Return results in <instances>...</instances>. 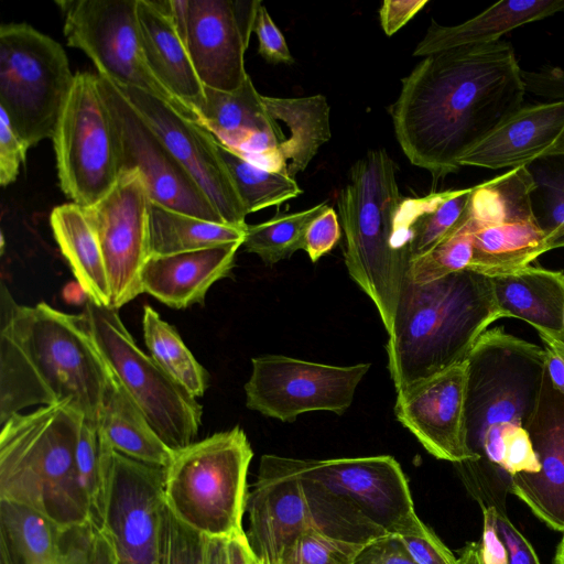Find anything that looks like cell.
Returning a JSON list of instances; mask_svg holds the SVG:
<instances>
[{"instance_id":"obj_14","label":"cell","mask_w":564,"mask_h":564,"mask_svg":"<svg viewBox=\"0 0 564 564\" xmlns=\"http://www.w3.org/2000/svg\"><path fill=\"white\" fill-rule=\"evenodd\" d=\"M245 384L246 405L282 422L306 412L345 413L370 364L332 366L282 355L251 359Z\"/></svg>"},{"instance_id":"obj_34","label":"cell","mask_w":564,"mask_h":564,"mask_svg":"<svg viewBox=\"0 0 564 564\" xmlns=\"http://www.w3.org/2000/svg\"><path fill=\"white\" fill-rule=\"evenodd\" d=\"M247 226L208 221L151 202L150 256L180 253L231 242L243 243Z\"/></svg>"},{"instance_id":"obj_40","label":"cell","mask_w":564,"mask_h":564,"mask_svg":"<svg viewBox=\"0 0 564 564\" xmlns=\"http://www.w3.org/2000/svg\"><path fill=\"white\" fill-rule=\"evenodd\" d=\"M473 260V236L468 217L447 240L427 254L412 261L408 274L415 283H426L451 273L469 270Z\"/></svg>"},{"instance_id":"obj_27","label":"cell","mask_w":564,"mask_h":564,"mask_svg":"<svg viewBox=\"0 0 564 564\" xmlns=\"http://www.w3.org/2000/svg\"><path fill=\"white\" fill-rule=\"evenodd\" d=\"M473 187L402 198L395 214L394 239L409 264L447 240L468 217Z\"/></svg>"},{"instance_id":"obj_17","label":"cell","mask_w":564,"mask_h":564,"mask_svg":"<svg viewBox=\"0 0 564 564\" xmlns=\"http://www.w3.org/2000/svg\"><path fill=\"white\" fill-rule=\"evenodd\" d=\"M260 2L169 0L176 29L205 87L231 91L247 78L245 53Z\"/></svg>"},{"instance_id":"obj_8","label":"cell","mask_w":564,"mask_h":564,"mask_svg":"<svg viewBox=\"0 0 564 564\" xmlns=\"http://www.w3.org/2000/svg\"><path fill=\"white\" fill-rule=\"evenodd\" d=\"M252 457L251 445L239 426L174 451L164 468L167 509L205 536L229 539L243 533Z\"/></svg>"},{"instance_id":"obj_24","label":"cell","mask_w":564,"mask_h":564,"mask_svg":"<svg viewBox=\"0 0 564 564\" xmlns=\"http://www.w3.org/2000/svg\"><path fill=\"white\" fill-rule=\"evenodd\" d=\"M95 523L62 528L0 500V564H88Z\"/></svg>"},{"instance_id":"obj_28","label":"cell","mask_w":564,"mask_h":564,"mask_svg":"<svg viewBox=\"0 0 564 564\" xmlns=\"http://www.w3.org/2000/svg\"><path fill=\"white\" fill-rule=\"evenodd\" d=\"M562 11L564 0H507L457 25H441L432 20L413 56L492 43L513 29Z\"/></svg>"},{"instance_id":"obj_49","label":"cell","mask_w":564,"mask_h":564,"mask_svg":"<svg viewBox=\"0 0 564 564\" xmlns=\"http://www.w3.org/2000/svg\"><path fill=\"white\" fill-rule=\"evenodd\" d=\"M482 508V535L480 553L484 564H509L508 551L497 529V508L494 505Z\"/></svg>"},{"instance_id":"obj_54","label":"cell","mask_w":564,"mask_h":564,"mask_svg":"<svg viewBox=\"0 0 564 564\" xmlns=\"http://www.w3.org/2000/svg\"><path fill=\"white\" fill-rule=\"evenodd\" d=\"M88 564H117L110 540L101 528L96 530Z\"/></svg>"},{"instance_id":"obj_45","label":"cell","mask_w":564,"mask_h":564,"mask_svg":"<svg viewBox=\"0 0 564 564\" xmlns=\"http://www.w3.org/2000/svg\"><path fill=\"white\" fill-rule=\"evenodd\" d=\"M30 147L14 130L7 112L0 108V184L15 181Z\"/></svg>"},{"instance_id":"obj_19","label":"cell","mask_w":564,"mask_h":564,"mask_svg":"<svg viewBox=\"0 0 564 564\" xmlns=\"http://www.w3.org/2000/svg\"><path fill=\"white\" fill-rule=\"evenodd\" d=\"M119 89L197 183L223 220L246 227L247 213L218 152L217 139L203 124L161 99L134 88Z\"/></svg>"},{"instance_id":"obj_32","label":"cell","mask_w":564,"mask_h":564,"mask_svg":"<svg viewBox=\"0 0 564 564\" xmlns=\"http://www.w3.org/2000/svg\"><path fill=\"white\" fill-rule=\"evenodd\" d=\"M50 224L62 254L89 301L110 307L105 259L85 208L75 203L56 206L51 212Z\"/></svg>"},{"instance_id":"obj_16","label":"cell","mask_w":564,"mask_h":564,"mask_svg":"<svg viewBox=\"0 0 564 564\" xmlns=\"http://www.w3.org/2000/svg\"><path fill=\"white\" fill-rule=\"evenodd\" d=\"M97 78L111 117L119 173L138 170L151 202L200 219L226 224L119 87L99 74Z\"/></svg>"},{"instance_id":"obj_48","label":"cell","mask_w":564,"mask_h":564,"mask_svg":"<svg viewBox=\"0 0 564 564\" xmlns=\"http://www.w3.org/2000/svg\"><path fill=\"white\" fill-rule=\"evenodd\" d=\"M354 564H417L398 535L389 534L367 544Z\"/></svg>"},{"instance_id":"obj_25","label":"cell","mask_w":564,"mask_h":564,"mask_svg":"<svg viewBox=\"0 0 564 564\" xmlns=\"http://www.w3.org/2000/svg\"><path fill=\"white\" fill-rule=\"evenodd\" d=\"M242 242L210 248L150 256L140 275L142 293L173 308L204 304L208 289L228 276Z\"/></svg>"},{"instance_id":"obj_30","label":"cell","mask_w":564,"mask_h":564,"mask_svg":"<svg viewBox=\"0 0 564 564\" xmlns=\"http://www.w3.org/2000/svg\"><path fill=\"white\" fill-rule=\"evenodd\" d=\"M98 425L108 445L121 455L162 468L172 460L174 451L153 430L111 369Z\"/></svg>"},{"instance_id":"obj_37","label":"cell","mask_w":564,"mask_h":564,"mask_svg":"<svg viewBox=\"0 0 564 564\" xmlns=\"http://www.w3.org/2000/svg\"><path fill=\"white\" fill-rule=\"evenodd\" d=\"M217 148L247 215L279 206L302 194L295 178L258 167L218 140Z\"/></svg>"},{"instance_id":"obj_42","label":"cell","mask_w":564,"mask_h":564,"mask_svg":"<svg viewBox=\"0 0 564 564\" xmlns=\"http://www.w3.org/2000/svg\"><path fill=\"white\" fill-rule=\"evenodd\" d=\"M204 553L205 535L181 522L165 505L160 564H204Z\"/></svg>"},{"instance_id":"obj_36","label":"cell","mask_w":564,"mask_h":564,"mask_svg":"<svg viewBox=\"0 0 564 564\" xmlns=\"http://www.w3.org/2000/svg\"><path fill=\"white\" fill-rule=\"evenodd\" d=\"M328 207L319 203L304 210L279 213L263 223L248 225L242 246L267 265L289 259L297 250H305L308 227Z\"/></svg>"},{"instance_id":"obj_5","label":"cell","mask_w":564,"mask_h":564,"mask_svg":"<svg viewBox=\"0 0 564 564\" xmlns=\"http://www.w3.org/2000/svg\"><path fill=\"white\" fill-rule=\"evenodd\" d=\"M466 360V440L478 458L467 463L502 473L508 453L531 444L527 425L545 375L544 351L496 327L478 338Z\"/></svg>"},{"instance_id":"obj_33","label":"cell","mask_w":564,"mask_h":564,"mask_svg":"<svg viewBox=\"0 0 564 564\" xmlns=\"http://www.w3.org/2000/svg\"><path fill=\"white\" fill-rule=\"evenodd\" d=\"M272 120L283 122L289 137L280 144L286 174L294 178L305 171L318 149L332 138L329 106L323 95L281 98L262 96Z\"/></svg>"},{"instance_id":"obj_53","label":"cell","mask_w":564,"mask_h":564,"mask_svg":"<svg viewBox=\"0 0 564 564\" xmlns=\"http://www.w3.org/2000/svg\"><path fill=\"white\" fill-rule=\"evenodd\" d=\"M228 564H258L250 547L246 531L227 539Z\"/></svg>"},{"instance_id":"obj_57","label":"cell","mask_w":564,"mask_h":564,"mask_svg":"<svg viewBox=\"0 0 564 564\" xmlns=\"http://www.w3.org/2000/svg\"><path fill=\"white\" fill-rule=\"evenodd\" d=\"M553 564H564V536L557 545Z\"/></svg>"},{"instance_id":"obj_11","label":"cell","mask_w":564,"mask_h":564,"mask_svg":"<svg viewBox=\"0 0 564 564\" xmlns=\"http://www.w3.org/2000/svg\"><path fill=\"white\" fill-rule=\"evenodd\" d=\"M52 140L65 196L83 207L97 203L119 176L116 137L97 75L75 73Z\"/></svg>"},{"instance_id":"obj_13","label":"cell","mask_w":564,"mask_h":564,"mask_svg":"<svg viewBox=\"0 0 564 564\" xmlns=\"http://www.w3.org/2000/svg\"><path fill=\"white\" fill-rule=\"evenodd\" d=\"M57 4L64 12L67 44L82 50L99 75L119 87L148 93L199 122L197 113L173 96L150 69L139 31L137 0H70Z\"/></svg>"},{"instance_id":"obj_1","label":"cell","mask_w":564,"mask_h":564,"mask_svg":"<svg viewBox=\"0 0 564 564\" xmlns=\"http://www.w3.org/2000/svg\"><path fill=\"white\" fill-rule=\"evenodd\" d=\"M391 106L395 138L409 161L434 181L522 107L525 84L506 41L425 56L402 78Z\"/></svg>"},{"instance_id":"obj_55","label":"cell","mask_w":564,"mask_h":564,"mask_svg":"<svg viewBox=\"0 0 564 564\" xmlns=\"http://www.w3.org/2000/svg\"><path fill=\"white\" fill-rule=\"evenodd\" d=\"M204 564H228L227 539L205 536Z\"/></svg>"},{"instance_id":"obj_15","label":"cell","mask_w":564,"mask_h":564,"mask_svg":"<svg viewBox=\"0 0 564 564\" xmlns=\"http://www.w3.org/2000/svg\"><path fill=\"white\" fill-rule=\"evenodd\" d=\"M164 478V468L131 459L108 445L100 528L117 564H160Z\"/></svg>"},{"instance_id":"obj_52","label":"cell","mask_w":564,"mask_h":564,"mask_svg":"<svg viewBox=\"0 0 564 564\" xmlns=\"http://www.w3.org/2000/svg\"><path fill=\"white\" fill-rule=\"evenodd\" d=\"M525 88L536 94L554 96V100H564V72L553 69L543 73H527L522 70Z\"/></svg>"},{"instance_id":"obj_12","label":"cell","mask_w":564,"mask_h":564,"mask_svg":"<svg viewBox=\"0 0 564 564\" xmlns=\"http://www.w3.org/2000/svg\"><path fill=\"white\" fill-rule=\"evenodd\" d=\"M532 186L525 166L473 186L468 204L473 236L469 270L490 278L510 274L550 251L532 214Z\"/></svg>"},{"instance_id":"obj_26","label":"cell","mask_w":564,"mask_h":564,"mask_svg":"<svg viewBox=\"0 0 564 564\" xmlns=\"http://www.w3.org/2000/svg\"><path fill=\"white\" fill-rule=\"evenodd\" d=\"M137 17L143 52L153 75L197 113L205 101V86L176 29L169 0H137Z\"/></svg>"},{"instance_id":"obj_29","label":"cell","mask_w":564,"mask_h":564,"mask_svg":"<svg viewBox=\"0 0 564 564\" xmlns=\"http://www.w3.org/2000/svg\"><path fill=\"white\" fill-rule=\"evenodd\" d=\"M502 317H517L536 330H564V272L536 267L492 276Z\"/></svg>"},{"instance_id":"obj_35","label":"cell","mask_w":564,"mask_h":564,"mask_svg":"<svg viewBox=\"0 0 564 564\" xmlns=\"http://www.w3.org/2000/svg\"><path fill=\"white\" fill-rule=\"evenodd\" d=\"M143 335L150 356L189 394L203 397L208 375L183 343L177 330L149 305L143 308Z\"/></svg>"},{"instance_id":"obj_41","label":"cell","mask_w":564,"mask_h":564,"mask_svg":"<svg viewBox=\"0 0 564 564\" xmlns=\"http://www.w3.org/2000/svg\"><path fill=\"white\" fill-rule=\"evenodd\" d=\"M366 545L312 528L291 545L280 564H354Z\"/></svg>"},{"instance_id":"obj_22","label":"cell","mask_w":564,"mask_h":564,"mask_svg":"<svg viewBox=\"0 0 564 564\" xmlns=\"http://www.w3.org/2000/svg\"><path fill=\"white\" fill-rule=\"evenodd\" d=\"M527 431L540 470L511 477L509 489L549 528L564 533V394L546 370Z\"/></svg>"},{"instance_id":"obj_20","label":"cell","mask_w":564,"mask_h":564,"mask_svg":"<svg viewBox=\"0 0 564 564\" xmlns=\"http://www.w3.org/2000/svg\"><path fill=\"white\" fill-rule=\"evenodd\" d=\"M246 511L249 521L246 534L258 564H280L291 545L315 528L291 457L271 454L261 457Z\"/></svg>"},{"instance_id":"obj_56","label":"cell","mask_w":564,"mask_h":564,"mask_svg":"<svg viewBox=\"0 0 564 564\" xmlns=\"http://www.w3.org/2000/svg\"><path fill=\"white\" fill-rule=\"evenodd\" d=\"M460 564H484L480 553V544L476 542H468L459 555Z\"/></svg>"},{"instance_id":"obj_38","label":"cell","mask_w":564,"mask_h":564,"mask_svg":"<svg viewBox=\"0 0 564 564\" xmlns=\"http://www.w3.org/2000/svg\"><path fill=\"white\" fill-rule=\"evenodd\" d=\"M525 167L533 180V217L549 249L564 248V155L540 159Z\"/></svg>"},{"instance_id":"obj_50","label":"cell","mask_w":564,"mask_h":564,"mask_svg":"<svg viewBox=\"0 0 564 564\" xmlns=\"http://www.w3.org/2000/svg\"><path fill=\"white\" fill-rule=\"evenodd\" d=\"M543 343L545 370L552 386L564 394V330H536Z\"/></svg>"},{"instance_id":"obj_23","label":"cell","mask_w":564,"mask_h":564,"mask_svg":"<svg viewBox=\"0 0 564 564\" xmlns=\"http://www.w3.org/2000/svg\"><path fill=\"white\" fill-rule=\"evenodd\" d=\"M564 155V100L522 106L467 151L460 166L517 169Z\"/></svg>"},{"instance_id":"obj_47","label":"cell","mask_w":564,"mask_h":564,"mask_svg":"<svg viewBox=\"0 0 564 564\" xmlns=\"http://www.w3.org/2000/svg\"><path fill=\"white\" fill-rule=\"evenodd\" d=\"M494 506L497 508V529L507 547L509 564H541L533 546L508 518L505 508Z\"/></svg>"},{"instance_id":"obj_43","label":"cell","mask_w":564,"mask_h":564,"mask_svg":"<svg viewBox=\"0 0 564 564\" xmlns=\"http://www.w3.org/2000/svg\"><path fill=\"white\" fill-rule=\"evenodd\" d=\"M398 538L417 564H460L459 558L420 518Z\"/></svg>"},{"instance_id":"obj_4","label":"cell","mask_w":564,"mask_h":564,"mask_svg":"<svg viewBox=\"0 0 564 564\" xmlns=\"http://www.w3.org/2000/svg\"><path fill=\"white\" fill-rule=\"evenodd\" d=\"M83 420L61 403L15 413L0 424V500L62 528L95 523L76 469Z\"/></svg>"},{"instance_id":"obj_3","label":"cell","mask_w":564,"mask_h":564,"mask_svg":"<svg viewBox=\"0 0 564 564\" xmlns=\"http://www.w3.org/2000/svg\"><path fill=\"white\" fill-rule=\"evenodd\" d=\"M501 317L490 276L464 270L419 284L406 272L387 343L395 391L464 362Z\"/></svg>"},{"instance_id":"obj_46","label":"cell","mask_w":564,"mask_h":564,"mask_svg":"<svg viewBox=\"0 0 564 564\" xmlns=\"http://www.w3.org/2000/svg\"><path fill=\"white\" fill-rule=\"evenodd\" d=\"M340 239V226L338 216L333 207H328L308 227L306 232L307 252L312 262L328 253Z\"/></svg>"},{"instance_id":"obj_51","label":"cell","mask_w":564,"mask_h":564,"mask_svg":"<svg viewBox=\"0 0 564 564\" xmlns=\"http://www.w3.org/2000/svg\"><path fill=\"white\" fill-rule=\"evenodd\" d=\"M427 3L429 0H384L379 17L386 35L398 32Z\"/></svg>"},{"instance_id":"obj_21","label":"cell","mask_w":564,"mask_h":564,"mask_svg":"<svg viewBox=\"0 0 564 564\" xmlns=\"http://www.w3.org/2000/svg\"><path fill=\"white\" fill-rule=\"evenodd\" d=\"M467 360L397 392L394 414L437 459L462 464L478 458L467 445Z\"/></svg>"},{"instance_id":"obj_44","label":"cell","mask_w":564,"mask_h":564,"mask_svg":"<svg viewBox=\"0 0 564 564\" xmlns=\"http://www.w3.org/2000/svg\"><path fill=\"white\" fill-rule=\"evenodd\" d=\"M252 32L256 33L259 43V54L269 63L286 64L294 63L286 41L271 19L267 8L260 2L258 6Z\"/></svg>"},{"instance_id":"obj_7","label":"cell","mask_w":564,"mask_h":564,"mask_svg":"<svg viewBox=\"0 0 564 564\" xmlns=\"http://www.w3.org/2000/svg\"><path fill=\"white\" fill-rule=\"evenodd\" d=\"M402 198L395 162L384 149H376L352 164L337 200L346 268L376 305L387 333L409 268L394 239L395 214Z\"/></svg>"},{"instance_id":"obj_6","label":"cell","mask_w":564,"mask_h":564,"mask_svg":"<svg viewBox=\"0 0 564 564\" xmlns=\"http://www.w3.org/2000/svg\"><path fill=\"white\" fill-rule=\"evenodd\" d=\"M293 464L315 528L329 535L369 544L403 533L419 519L408 479L390 455Z\"/></svg>"},{"instance_id":"obj_9","label":"cell","mask_w":564,"mask_h":564,"mask_svg":"<svg viewBox=\"0 0 564 564\" xmlns=\"http://www.w3.org/2000/svg\"><path fill=\"white\" fill-rule=\"evenodd\" d=\"M74 77L54 39L26 23L0 26V108L29 147L53 138Z\"/></svg>"},{"instance_id":"obj_31","label":"cell","mask_w":564,"mask_h":564,"mask_svg":"<svg viewBox=\"0 0 564 564\" xmlns=\"http://www.w3.org/2000/svg\"><path fill=\"white\" fill-rule=\"evenodd\" d=\"M197 115L199 123L237 154L243 153L259 133L282 130L269 116L249 75L231 91L205 87V101Z\"/></svg>"},{"instance_id":"obj_18","label":"cell","mask_w":564,"mask_h":564,"mask_svg":"<svg viewBox=\"0 0 564 564\" xmlns=\"http://www.w3.org/2000/svg\"><path fill=\"white\" fill-rule=\"evenodd\" d=\"M150 203L140 172L128 170L97 203L84 207L105 259L112 308L142 293L141 270L150 257Z\"/></svg>"},{"instance_id":"obj_10","label":"cell","mask_w":564,"mask_h":564,"mask_svg":"<svg viewBox=\"0 0 564 564\" xmlns=\"http://www.w3.org/2000/svg\"><path fill=\"white\" fill-rule=\"evenodd\" d=\"M84 314L104 360L162 441L173 451L194 443L202 422L196 398L138 347L117 308L87 301Z\"/></svg>"},{"instance_id":"obj_2","label":"cell","mask_w":564,"mask_h":564,"mask_svg":"<svg viewBox=\"0 0 564 564\" xmlns=\"http://www.w3.org/2000/svg\"><path fill=\"white\" fill-rule=\"evenodd\" d=\"M110 368L84 312L18 304L0 292V424L32 405L68 403L99 423Z\"/></svg>"},{"instance_id":"obj_39","label":"cell","mask_w":564,"mask_h":564,"mask_svg":"<svg viewBox=\"0 0 564 564\" xmlns=\"http://www.w3.org/2000/svg\"><path fill=\"white\" fill-rule=\"evenodd\" d=\"M107 447L98 423L84 419L76 447V469L94 522L99 528L105 503Z\"/></svg>"}]
</instances>
